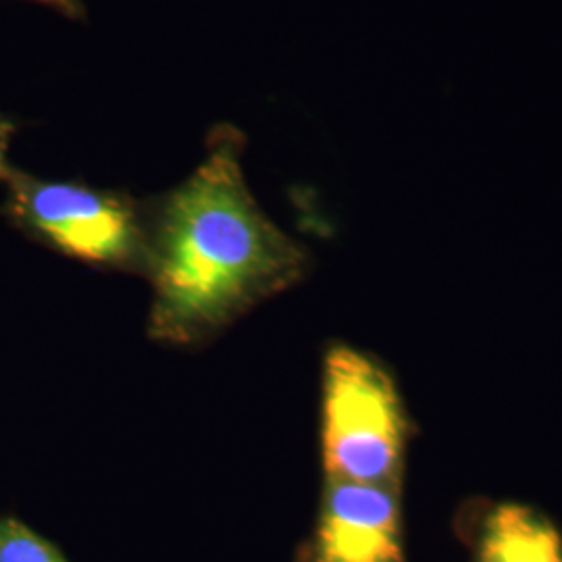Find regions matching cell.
I'll return each mask as SVG.
<instances>
[{"mask_svg": "<svg viewBox=\"0 0 562 562\" xmlns=\"http://www.w3.org/2000/svg\"><path fill=\"white\" fill-rule=\"evenodd\" d=\"M241 153L240 130H213L192 176L146 217V276L155 292L148 331L155 340H211L308 271V250L255 201Z\"/></svg>", "mask_w": 562, "mask_h": 562, "instance_id": "obj_1", "label": "cell"}, {"mask_svg": "<svg viewBox=\"0 0 562 562\" xmlns=\"http://www.w3.org/2000/svg\"><path fill=\"white\" fill-rule=\"evenodd\" d=\"M322 419L327 480L398 487L408 427L396 383L380 362L350 346L331 348Z\"/></svg>", "mask_w": 562, "mask_h": 562, "instance_id": "obj_2", "label": "cell"}, {"mask_svg": "<svg viewBox=\"0 0 562 562\" xmlns=\"http://www.w3.org/2000/svg\"><path fill=\"white\" fill-rule=\"evenodd\" d=\"M7 211L23 229L78 261L146 273L148 222L130 196L13 171Z\"/></svg>", "mask_w": 562, "mask_h": 562, "instance_id": "obj_3", "label": "cell"}, {"mask_svg": "<svg viewBox=\"0 0 562 562\" xmlns=\"http://www.w3.org/2000/svg\"><path fill=\"white\" fill-rule=\"evenodd\" d=\"M304 562H406L398 487L327 480Z\"/></svg>", "mask_w": 562, "mask_h": 562, "instance_id": "obj_4", "label": "cell"}, {"mask_svg": "<svg viewBox=\"0 0 562 562\" xmlns=\"http://www.w3.org/2000/svg\"><path fill=\"white\" fill-rule=\"evenodd\" d=\"M475 562H562L552 522L521 504H503L483 522Z\"/></svg>", "mask_w": 562, "mask_h": 562, "instance_id": "obj_5", "label": "cell"}, {"mask_svg": "<svg viewBox=\"0 0 562 562\" xmlns=\"http://www.w3.org/2000/svg\"><path fill=\"white\" fill-rule=\"evenodd\" d=\"M0 562H69L59 548L18 519H0Z\"/></svg>", "mask_w": 562, "mask_h": 562, "instance_id": "obj_6", "label": "cell"}, {"mask_svg": "<svg viewBox=\"0 0 562 562\" xmlns=\"http://www.w3.org/2000/svg\"><path fill=\"white\" fill-rule=\"evenodd\" d=\"M15 127L13 123L0 115V181H9L13 176V167L9 162V148H11V140H13Z\"/></svg>", "mask_w": 562, "mask_h": 562, "instance_id": "obj_7", "label": "cell"}, {"mask_svg": "<svg viewBox=\"0 0 562 562\" xmlns=\"http://www.w3.org/2000/svg\"><path fill=\"white\" fill-rule=\"evenodd\" d=\"M32 2L50 7V9L59 11V13L67 15V18H80L81 15V7L78 0H32Z\"/></svg>", "mask_w": 562, "mask_h": 562, "instance_id": "obj_8", "label": "cell"}]
</instances>
